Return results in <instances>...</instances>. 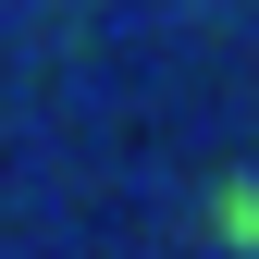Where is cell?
I'll return each mask as SVG.
<instances>
[{
    "label": "cell",
    "instance_id": "cell-1",
    "mask_svg": "<svg viewBox=\"0 0 259 259\" xmlns=\"http://www.w3.org/2000/svg\"><path fill=\"white\" fill-rule=\"evenodd\" d=\"M210 222H222L235 247H259V185H222V198H210Z\"/></svg>",
    "mask_w": 259,
    "mask_h": 259
}]
</instances>
